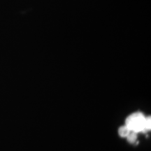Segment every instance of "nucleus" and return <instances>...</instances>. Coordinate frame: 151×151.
I'll use <instances>...</instances> for the list:
<instances>
[{"label":"nucleus","instance_id":"f257e3e1","mask_svg":"<svg viewBox=\"0 0 151 151\" xmlns=\"http://www.w3.org/2000/svg\"><path fill=\"white\" fill-rule=\"evenodd\" d=\"M145 120L146 117L141 113H134L127 117L125 120V126H127L130 131L136 133L145 132L147 130L145 127Z\"/></svg>","mask_w":151,"mask_h":151},{"label":"nucleus","instance_id":"f03ea898","mask_svg":"<svg viewBox=\"0 0 151 151\" xmlns=\"http://www.w3.org/2000/svg\"><path fill=\"white\" fill-rule=\"evenodd\" d=\"M131 132L130 130L128 129L127 126H122V127H120L118 129V134L120 135V137L126 138L129 134V132Z\"/></svg>","mask_w":151,"mask_h":151},{"label":"nucleus","instance_id":"7ed1b4c3","mask_svg":"<svg viewBox=\"0 0 151 151\" xmlns=\"http://www.w3.org/2000/svg\"><path fill=\"white\" fill-rule=\"evenodd\" d=\"M126 138H127V141L130 143H134L137 140V133H136V132L133 131H131Z\"/></svg>","mask_w":151,"mask_h":151},{"label":"nucleus","instance_id":"20e7f679","mask_svg":"<svg viewBox=\"0 0 151 151\" xmlns=\"http://www.w3.org/2000/svg\"><path fill=\"white\" fill-rule=\"evenodd\" d=\"M145 127H146V129L147 130V131L150 129V128H151L150 117L146 118V120H145Z\"/></svg>","mask_w":151,"mask_h":151}]
</instances>
